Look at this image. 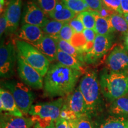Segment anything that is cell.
<instances>
[{
	"mask_svg": "<svg viewBox=\"0 0 128 128\" xmlns=\"http://www.w3.org/2000/svg\"><path fill=\"white\" fill-rule=\"evenodd\" d=\"M82 72L58 62L50 65L44 78V94L48 97L67 96L76 88Z\"/></svg>",
	"mask_w": 128,
	"mask_h": 128,
	"instance_id": "cell-1",
	"label": "cell"
},
{
	"mask_svg": "<svg viewBox=\"0 0 128 128\" xmlns=\"http://www.w3.org/2000/svg\"><path fill=\"white\" fill-rule=\"evenodd\" d=\"M78 87L86 102L88 116L92 119L97 118L103 110V100L96 71H87L80 80Z\"/></svg>",
	"mask_w": 128,
	"mask_h": 128,
	"instance_id": "cell-2",
	"label": "cell"
},
{
	"mask_svg": "<svg viewBox=\"0 0 128 128\" xmlns=\"http://www.w3.org/2000/svg\"><path fill=\"white\" fill-rule=\"evenodd\" d=\"M99 82L102 95L110 103L128 94V74L106 70L101 73Z\"/></svg>",
	"mask_w": 128,
	"mask_h": 128,
	"instance_id": "cell-3",
	"label": "cell"
},
{
	"mask_svg": "<svg viewBox=\"0 0 128 128\" xmlns=\"http://www.w3.org/2000/svg\"><path fill=\"white\" fill-rule=\"evenodd\" d=\"M14 44L17 52L43 77H44L50 66V62L47 58L27 42L16 39Z\"/></svg>",
	"mask_w": 128,
	"mask_h": 128,
	"instance_id": "cell-4",
	"label": "cell"
},
{
	"mask_svg": "<svg viewBox=\"0 0 128 128\" xmlns=\"http://www.w3.org/2000/svg\"><path fill=\"white\" fill-rule=\"evenodd\" d=\"M1 85L11 92L23 114H28L34 100V94L30 87L24 83L15 80H6Z\"/></svg>",
	"mask_w": 128,
	"mask_h": 128,
	"instance_id": "cell-5",
	"label": "cell"
},
{
	"mask_svg": "<svg viewBox=\"0 0 128 128\" xmlns=\"http://www.w3.org/2000/svg\"><path fill=\"white\" fill-rule=\"evenodd\" d=\"M17 71L23 83L32 88H44V77L30 65L18 52L17 53Z\"/></svg>",
	"mask_w": 128,
	"mask_h": 128,
	"instance_id": "cell-6",
	"label": "cell"
},
{
	"mask_svg": "<svg viewBox=\"0 0 128 128\" xmlns=\"http://www.w3.org/2000/svg\"><path fill=\"white\" fill-rule=\"evenodd\" d=\"M17 60V52L12 42L4 44L1 42L0 48V76L2 78H10L13 76Z\"/></svg>",
	"mask_w": 128,
	"mask_h": 128,
	"instance_id": "cell-7",
	"label": "cell"
},
{
	"mask_svg": "<svg viewBox=\"0 0 128 128\" xmlns=\"http://www.w3.org/2000/svg\"><path fill=\"white\" fill-rule=\"evenodd\" d=\"M64 104V99L59 98L52 102L34 104L30 108V116H38L44 118H49L56 120L60 117V112Z\"/></svg>",
	"mask_w": 128,
	"mask_h": 128,
	"instance_id": "cell-8",
	"label": "cell"
},
{
	"mask_svg": "<svg viewBox=\"0 0 128 128\" xmlns=\"http://www.w3.org/2000/svg\"><path fill=\"white\" fill-rule=\"evenodd\" d=\"M107 70L128 74V50L124 47L116 46L106 60Z\"/></svg>",
	"mask_w": 128,
	"mask_h": 128,
	"instance_id": "cell-9",
	"label": "cell"
},
{
	"mask_svg": "<svg viewBox=\"0 0 128 128\" xmlns=\"http://www.w3.org/2000/svg\"><path fill=\"white\" fill-rule=\"evenodd\" d=\"M112 36L96 35L92 50L84 55V62L87 64L97 62L106 55L112 45Z\"/></svg>",
	"mask_w": 128,
	"mask_h": 128,
	"instance_id": "cell-10",
	"label": "cell"
},
{
	"mask_svg": "<svg viewBox=\"0 0 128 128\" xmlns=\"http://www.w3.org/2000/svg\"><path fill=\"white\" fill-rule=\"evenodd\" d=\"M49 20L47 15L33 1L27 2L24 7L22 23L42 28Z\"/></svg>",
	"mask_w": 128,
	"mask_h": 128,
	"instance_id": "cell-11",
	"label": "cell"
},
{
	"mask_svg": "<svg viewBox=\"0 0 128 128\" xmlns=\"http://www.w3.org/2000/svg\"><path fill=\"white\" fill-rule=\"evenodd\" d=\"M31 44L45 56L50 62L56 60L58 52V39L44 34L39 42Z\"/></svg>",
	"mask_w": 128,
	"mask_h": 128,
	"instance_id": "cell-12",
	"label": "cell"
},
{
	"mask_svg": "<svg viewBox=\"0 0 128 128\" xmlns=\"http://www.w3.org/2000/svg\"><path fill=\"white\" fill-rule=\"evenodd\" d=\"M64 104L79 118L85 115L88 116L86 102L79 87L76 88L72 92L66 96V99L64 100Z\"/></svg>",
	"mask_w": 128,
	"mask_h": 128,
	"instance_id": "cell-13",
	"label": "cell"
},
{
	"mask_svg": "<svg viewBox=\"0 0 128 128\" xmlns=\"http://www.w3.org/2000/svg\"><path fill=\"white\" fill-rule=\"evenodd\" d=\"M22 0H11L5 10L10 33H14L18 28L22 16Z\"/></svg>",
	"mask_w": 128,
	"mask_h": 128,
	"instance_id": "cell-14",
	"label": "cell"
},
{
	"mask_svg": "<svg viewBox=\"0 0 128 128\" xmlns=\"http://www.w3.org/2000/svg\"><path fill=\"white\" fill-rule=\"evenodd\" d=\"M0 110L5 113L16 117H23V113L18 108L13 96L7 90L0 89Z\"/></svg>",
	"mask_w": 128,
	"mask_h": 128,
	"instance_id": "cell-15",
	"label": "cell"
},
{
	"mask_svg": "<svg viewBox=\"0 0 128 128\" xmlns=\"http://www.w3.org/2000/svg\"><path fill=\"white\" fill-rule=\"evenodd\" d=\"M44 33L41 28L28 24H24L17 34V38L29 44H35L39 42Z\"/></svg>",
	"mask_w": 128,
	"mask_h": 128,
	"instance_id": "cell-16",
	"label": "cell"
},
{
	"mask_svg": "<svg viewBox=\"0 0 128 128\" xmlns=\"http://www.w3.org/2000/svg\"><path fill=\"white\" fill-rule=\"evenodd\" d=\"M34 124L31 118L1 114L0 128H33Z\"/></svg>",
	"mask_w": 128,
	"mask_h": 128,
	"instance_id": "cell-17",
	"label": "cell"
},
{
	"mask_svg": "<svg viewBox=\"0 0 128 128\" xmlns=\"http://www.w3.org/2000/svg\"><path fill=\"white\" fill-rule=\"evenodd\" d=\"M94 128H128V118L109 114L93 122Z\"/></svg>",
	"mask_w": 128,
	"mask_h": 128,
	"instance_id": "cell-18",
	"label": "cell"
},
{
	"mask_svg": "<svg viewBox=\"0 0 128 128\" xmlns=\"http://www.w3.org/2000/svg\"><path fill=\"white\" fill-rule=\"evenodd\" d=\"M76 14L66 7L61 1H58L56 8L48 15L50 19L62 23H68L77 16Z\"/></svg>",
	"mask_w": 128,
	"mask_h": 128,
	"instance_id": "cell-19",
	"label": "cell"
},
{
	"mask_svg": "<svg viewBox=\"0 0 128 128\" xmlns=\"http://www.w3.org/2000/svg\"><path fill=\"white\" fill-rule=\"evenodd\" d=\"M108 112L110 115L128 118V94L112 102Z\"/></svg>",
	"mask_w": 128,
	"mask_h": 128,
	"instance_id": "cell-20",
	"label": "cell"
},
{
	"mask_svg": "<svg viewBox=\"0 0 128 128\" xmlns=\"http://www.w3.org/2000/svg\"><path fill=\"white\" fill-rule=\"evenodd\" d=\"M56 60L58 63L68 68L79 70L82 72V62L76 58L67 54L58 49L57 54Z\"/></svg>",
	"mask_w": 128,
	"mask_h": 128,
	"instance_id": "cell-21",
	"label": "cell"
},
{
	"mask_svg": "<svg viewBox=\"0 0 128 128\" xmlns=\"http://www.w3.org/2000/svg\"><path fill=\"white\" fill-rule=\"evenodd\" d=\"M96 25L94 30L96 34L103 36H112L114 32L108 19L101 16L98 12H95Z\"/></svg>",
	"mask_w": 128,
	"mask_h": 128,
	"instance_id": "cell-22",
	"label": "cell"
},
{
	"mask_svg": "<svg viewBox=\"0 0 128 128\" xmlns=\"http://www.w3.org/2000/svg\"><path fill=\"white\" fill-rule=\"evenodd\" d=\"M110 25L114 32L125 34L128 32V23L124 15L119 13H113L108 18Z\"/></svg>",
	"mask_w": 128,
	"mask_h": 128,
	"instance_id": "cell-23",
	"label": "cell"
},
{
	"mask_svg": "<svg viewBox=\"0 0 128 128\" xmlns=\"http://www.w3.org/2000/svg\"><path fill=\"white\" fill-rule=\"evenodd\" d=\"M58 49H60V50L76 58L82 63L84 62V54L80 52L68 42L58 38Z\"/></svg>",
	"mask_w": 128,
	"mask_h": 128,
	"instance_id": "cell-24",
	"label": "cell"
},
{
	"mask_svg": "<svg viewBox=\"0 0 128 128\" xmlns=\"http://www.w3.org/2000/svg\"><path fill=\"white\" fill-rule=\"evenodd\" d=\"M64 24L65 23L49 19V20L44 26L42 27L41 28L45 34L58 39L60 32Z\"/></svg>",
	"mask_w": 128,
	"mask_h": 128,
	"instance_id": "cell-25",
	"label": "cell"
},
{
	"mask_svg": "<svg viewBox=\"0 0 128 128\" xmlns=\"http://www.w3.org/2000/svg\"><path fill=\"white\" fill-rule=\"evenodd\" d=\"M64 4L76 14L88 10L89 8L84 0H60Z\"/></svg>",
	"mask_w": 128,
	"mask_h": 128,
	"instance_id": "cell-26",
	"label": "cell"
},
{
	"mask_svg": "<svg viewBox=\"0 0 128 128\" xmlns=\"http://www.w3.org/2000/svg\"><path fill=\"white\" fill-rule=\"evenodd\" d=\"M95 12L88 10L78 14V16L82 21L85 28L94 30L96 25Z\"/></svg>",
	"mask_w": 128,
	"mask_h": 128,
	"instance_id": "cell-27",
	"label": "cell"
},
{
	"mask_svg": "<svg viewBox=\"0 0 128 128\" xmlns=\"http://www.w3.org/2000/svg\"><path fill=\"white\" fill-rule=\"evenodd\" d=\"M48 16L56 7L59 0H33Z\"/></svg>",
	"mask_w": 128,
	"mask_h": 128,
	"instance_id": "cell-28",
	"label": "cell"
},
{
	"mask_svg": "<svg viewBox=\"0 0 128 128\" xmlns=\"http://www.w3.org/2000/svg\"><path fill=\"white\" fill-rule=\"evenodd\" d=\"M103 6L115 13L122 14L121 0H102Z\"/></svg>",
	"mask_w": 128,
	"mask_h": 128,
	"instance_id": "cell-29",
	"label": "cell"
},
{
	"mask_svg": "<svg viewBox=\"0 0 128 128\" xmlns=\"http://www.w3.org/2000/svg\"><path fill=\"white\" fill-rule=\"evenodd\" d=\"M87 43L86 38L83 34V33H74V36L72 38L71 44L73 46H74L77 50L80 52L82 53V49L85 44Z\"/></svg>",
	"mask_w": 128,
	"mask_h": 128,
	"instance_id": "cell-30",
	"label": "cell"
},
{
	"mask_svg": "<svg viewBox=\"0 0 128 128\" xmlns=\"http://www.w3.org/2000/svg\"><path fill=\"white\" fill-rule=\"evenodd\" d=\"M74 32L68 23L64 24L60 30L59 38L68 42H71L72 38L74 34Z\"/></svg>",
	"mask_w": 128,
	"mask_h": 128,
	"instance_id": "cell-31",
	"label": "cell"
},
{
	"mask_svg": "<svg viewBox=\"0 0 128 128\" xmlns=\"http://www.w3.org/2000/svg\"><path fill=\"white\" fill-rule=\"evenodd\" d=\"M60 118L67 120H78L80 118L74 112L67 108L64 104L60 112Z\"/></svg>",
	"mask_w": 128,
	"mask_h": 128,
	"instance_id": "cell-32",
	"label": "cell"
},
{
	"mask_svg": "<svg viewBox=\"0 0 128 128\" xmlns=\"http://www.w3.org/2000/svg\"><path fill=\"white\" fill-rule=\"evenodd\" d=\"M68 23L72 28L74 33H82L83 31L86 29L82 21L81 20L78 15L72 20L70 21Z\"/></svg>",
	"mask_w": 128,
	"mask_h": 128,
	"instance_id": "cell-33",
	"label": "cell"
},
{
	"mask_svg": "<svg viewBox=\"0 0 128 128\" xmlns=\"http://www.w3.org/2000/svg\"><path fill=\"white\" fill-rule=\"evenodd\" d=\"M78 120H67L59 118L55 122L56 128H76Z\"/></svg>",
	"mask_w": 128,
	"mask_h": 128,
	"instance_id": "cell-34",
	"label": "cell"
},
{
	"mask_svg": "<svg viewBox=\"0 0 128 128\" xmlns=\"http://www.w3.org/2000/svg\"><path fill=\"white\" fill-rule=\"evenodd\" d=\"M76 128H94L92 119L87 115L80 117L77 121Z\"/></svg>",
	"mask_w": 128,
	"mask_h": 128,
	"instance_id": "cell-35",
	"label": "cell"
},
{
	"mask_svg": "<svg viewBox=\"0 0 128 128\" xmlns=\"http://www.w3.org/2000/svg\"><path fill=\"white\" fill-rule=\"evenodd\" d=\"M89 8L92 12H98L103 8L102 0H84Z\"/></svg>",
	"mask_w": 128,
	"mask_h": 128,
	"instance_id": "cell-36",
	"label": "cell"
},
{
	"mask_svg": "<svg viewBox=\"0 0 128 128\" xmlns=\"http://www.w3.org/2000/svg\"><path fill=\"white\" fill-rule=\"evenodd\" d=\"M8 25L7 19L4 12L2 14H1V18H0V36L1 37L2 36L5 32H8Z\"/></svg>",
	"mask_w": 128,
	"mask_h": 128,
	"instance_id": "cell-37",
	"label": "cell"
},
{
	"mask_svg": "<svg viewBox=\"0 0 128 128\" xmlns=\"http://www.w3.org/2000/svg\"><path fill=\"white\" fill-rule=\"evenodd\" d=\"M83 34L86 38L87 42H94L96 39V34L95 30L93 29H87L86 28L82 32Z\"/></svg>",
	"mask_w": 128,
	"mask_h": 128,
	"instance_id": "cell-38",
	"label": "cell"
},
{
	"mask_svg": "<svg viewBox=\"0 0 128 128\" xmlns=\"http://www.w3.org/2000/svg\"><path fill=\"white\" fill-rule=\"evenodd\" d=\"M98 13L100 14L101 16H102V17H104V18H108V17H109L112 14L114 13V12H112V11L109 10L106 8L105 7H103L102 9L101 10L100 12H98Z\"/></svg>",
	"mask_w": 128,
	"mask_h": 128,
	"instance_id": "cell-39",
	"label": "cell"
},
{
	"mask_svg": "<svg viewBox=\"0 0 128 128\" xmlns=\"http://www.w3.org/2000/svg\"><path fill=\"white\" fill-rule=\"evenodd\" d=\"M121 7L123 15L128 14V0H121Z\"/></svg>",
	"mask_w": 128,
	"mask_h": 128,
	"instance_id": "cell-40",
	"label": "cell"
},
{
	"mask_svg": "<svg viewBox=\"0 0 128 128\" xmlns=\"http://www.w3.org/2000/svg\"><path fill=\"white\" fill-rule=\"evenodd\" d=\"M124 48H128V32L124 35Z\"/></svg>",
	"mask_w": 128,
	"mask_h": 128,
	"instance_id": "cell-41",
	"label": "cell"
},
{
	"mask_svg": "<svg viewBox=\"0 0 128 128\" xmlns=\"http://www.w3.org/2000/svg\"><path fill=\"white\" fill-rule=\"evenodd\" d=\"M4 5V0H0V9H1V13L2 14L3 7Z\"/></svg>",
	"mask_w": 128,
	"mask_h": 128,
	"instance_id": "cell-42",
	"label": "cell"
},
{
	"mask_svg": "<svg viewBox=\"0 0 128 128\" xmlns=\"http://www.w3.org/2000/svg\"><path fill=\"white\" fill-rule=\"evenodd\" d=\"M33 128H40L39 126H38V125H37V124H34V126H33ZM49 128H56V125H55V123H54V124H53L52 125H51L50 127H49Z\"/></svg>",
	"mask_w": 128,
	"mask_h": 128,
	"instance_id": "cell-43",
	"label": "cell"
},
{
	"mask_svg": "<svg viewBox=\"0 0 128 128\" xmlns=\"http://www.w3.org/2000/svg\"><path fill=\"white\" fill-rule=\"evenodd\" d=\"M124 18H125V19H126V22H128V14H124Z\"/></svg>",
	"mask_w": 128,
	"mask_h": 128,
	"instance_id": "cell-44",
	"label": "cell"
},
{
	"mask_svg": "<svg viewBox=\"0 0 128 128\" xmlns=\"http://www.w3.org/2000/svg\"><path fill=\"white\" fill-rule=\"evenodd\" d=\"M126 48V49H127V50H128V48Z\"/></svg>",
	"mask_w": 128,
	"mask_h": 128,
	"instance_id": "cell-45",
	"label": "cell"
}]
</instances>
